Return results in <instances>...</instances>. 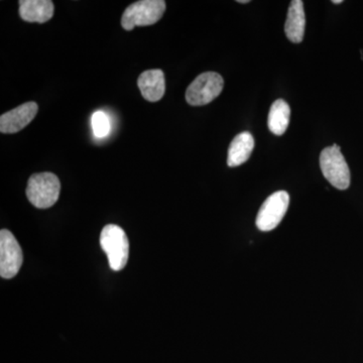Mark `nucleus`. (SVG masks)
Instances as JSON below:
<instances>
[{"label": "nucleus", "mask_w": 363, "mask_h": 363, "mask_svg": "<svg viewBox=\"0 0 363 363\" xmlns=\"http://www.w3.org/2000/svg\"><path fill=\"white\" fill-rule=\"evenodd\" d=\"M100 245L106 253L112 271L119 272L125 267L130 255V242L121 227L109 224L102 229Z\"/></svg>", "instance_id": "nucleus-1"}, {"label": "nucleus", "mask_w": 363, "mask_h": 363, "mask_svg": "<svg viewBox=\"0 0 363 363\" xmlns=\"http://www.w3.org/2000/svg\"><path fill=\"white\" fill-rule=\"evenodd\" d=\"M61 192L58 177L52 173H39L30 177L26 187V196L33 206L47 209L56 204Z\"/></svg>", "instance_id": "nucleus-2"}, {"label": "nucleus", "mask_w": 363, "mask_h": 363, "mask_svg": "<svg viewBox=\"0 0 363 363\" xmlns=\"http://www.w3.org/2000/svg\"><path fill=\"white\" fill-rule=\"evenodd\" d=\"M166 7L164 0H140L135 2L124 11L121 26L124 30H133L135 26L155 25L164 16Z\"/></svg>", "instance_id": "nucleus-3"}, {"label": "nucleus", "mask_w": 363, "mask_h": 363, "mask_svg": "<svg viewBox=\"0 0 363 363\" xmlns=\"http://www.w3.org/2000/svg\"><path fill=\"white\" fill-rule=\"evenodd\" d=\"M320 167L326 180L339 190H346L350 185V171L341 154L340 147L334 143L320 155Z\"/></svg>", "instance_id": "nucleus-4"}, {"label": "nucleus", "mask_w": 363, "mask_h": 363, "mask_svg": "<svg viewBox=\"0 0 363 363\" xmlns=\"http://www.w3.org/2000/svg\"><path fill=\"white\" fill-rule=\"evenodd\" d=\"M224 87L223 78L215 72H206L191 83L186 91V100L192 106H202L213 101Z\"/></svg>", "instance_id": "nucleus-5"}, {"label": "nucleus", "mask_w": 363, "mask_h": 363, "mask_svg": "<svg viewBox=\"0 0 363 363\" xmlns=\"http://www.w3.org/2000/svg\"><path fill=\"white\" fill-rule=\"evenodd\" d=\"M290 204V196L286 191H278L269 196L260 207L257 214V228L260 231H272L283 220Z\"/></svg>", "instance_id": "nucleus-6"}, {"label": "nucleus", "mask_w": 363, "mask_h": 363, "mask_svg": "<svg viewBox=\"0 0 363 363\" xmlns=\"http://www.w3.org/2000/svg\"><path fill=\"white\" fill-rule=\"evenodd\" d=\"M23 264V252L20 243L7 229L0 231V276L13 279Z\"/></svg>", "instance_id": "nucleus-7"}, {"label": "nucleus", "mask_w": 363, "mask_h": 363, "mask_svg": "<svg viewBox=\"0 0 363 363\" xmlns=\"http://www.w3.org/2000/svg\"><path fill=\"white\" fill-rule=\"evenodd\" d=\"M39 106L35 102L26 104L16 107L13 111L2 114L0 117V131L2 133H16L26 125H28L35 116H37Z\"/></svg>", "instance_id": "nucleus-8"}, {"label": "nucleus", "mask_w": 363, "mask_h": 363, "mask_svg": "<svg viewBox=\"0 0 363 363\" xmlns=\"http://www.w3.org/2000/svg\"><path fill=\"white\" fill-rule=\"evenodd\" d=\"M138 85L145 100L150 102L160 101L166 92L164 72L160 69L143 72L138 77Z\"/></svg>", "instance_id": "nucleus-9"}, {"label": "nucleus", "mask_w": 363, "mask_h": 363, "mask_svg": "<svg viewBox=\"0 0 363 363\" xmlns=\"http://www.w3.org/2000/svg\"><path fill=\"white\" fill-rule=\"evenodd\" d=\"M306 16L304 2L302 0H293L289 7L286 16L285 33L286 38L295 44L304 39Z\"/></svg>", "instance_id": "nucleus-10"}, {"label": "nucleus", "mask_w": 363, "mask_h": 363, "mask_svg": "<svg viewBox=\"0 0 363 363\" xmlns=\"http://www.w3.org/2000/svg\"><path fill=\"white\" fill-rule=\"evenodd\" d=\"M54 4L50 0H21L20 16L28 23H44L54 16Z\"/></svg>", "instance_id": "nucleus-11"}, {"label": "nucleus", "mask_w": 363, "mask_h": 363, "mask_svg": "<svg viewBox=\"0 0 363 363\" xmlns=\"http://www.w3.org/2000/svg\"><path fill=\"white\" fill-rule=\"evenodd\" d=\"M255 149V138L252 133L245 131L236 135L229 145L227 164L230 168L241 166L248 161Z\"/></svg>", "instance_id": "nucleus-12"}, {"label": "nucleus", "mask_w": 363, "mask_h": 363, "mask_svg": "<svg viewBox=\"0 0 363 363\" xmlns=\"http://www.w3.org/2000/svg\"><path fill=\"white\" fill-rule=\"evenodd\" d=\"M290 116V106L285 100H276L269 109V118H267V124H269V128L272 133L276 135H283L288 130Z\"/></svg>", "instance_id": "nucleus-13"}, {"label": "nucleus", "mask_w": 363, "mask_h": 363, "mask_svg": "<svg viewBox=\"0 0 363 363\" xmlns=\"http://www.w3.org/2000/svg\"><path fill=\"white\" fill-rule=\"evenodd\" d=\"M91 123H92L93 133L96 138H105L111 133V119L104 111L94 112L92 119H91Z\"/></svg>", "instance_id": "nucleus-14"}, {"label": "nucleus", "mask_w": 363, "mask_h": 363, "mask_svg": "<svg viewBox=\"0 0 363 363\" xmlns=\"http://www.w3.org/2000/svg\"><path fill=\"white\" fill-rule=\"evenodd\" d=\"M238 2H240V4H250V0H238Z\"/></svg>", "instance_id": "nucleus-15"}, {"label": "nucleus", "mask_w": 363, "mask_h": 363, "mask_svg": "<svg viewBox=\"0 0 363 363\" xmlns=\"http://www.w3.org/2000/svg\"><path fill=\"white\" fill-rule=\"evenodd\" d=\"M333 2L334 4H342V0H333Z\"/></svg>", "instance_id": "nucleus-16"}]
</instances>
